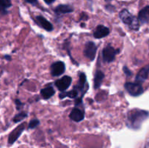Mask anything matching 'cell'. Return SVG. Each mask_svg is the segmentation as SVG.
Masks as SVG:
<instances>
[{"label": "cell", "instance_id": "obj_1", "mask_svg": "<svg viewBox=\"0 0 149 148\" xmlns=\"http://www.w3.org/2000/svg\"><path fill=\"white\" fill-rule=\"evenodd\" d=\"M148 112L146 110L133 109L128 112L127 116V126L132 129H139L144 120L148 117Z\"/></svg>", "mask_w": 149, "mask_h": 148}, {"label": "cell", "instance_id": "obj_2", "mask_svg": "<svg viewBox=\"0 0 149 148\" xmlns=\"http://www.w3.org/2000/svg\"><path fill=\"white\" fill-rule=\"evenodd\" d=\"M119 17L124 23L128 25L131 29L138 30L140 28V23L138 18L132 15L127 10L125 9L119 12Z\"/></svg>", "mask_w": 149, "mask_h": 148}, {"label": "cell", "instance_id": "obj_3", "mask_svg": "<svg viewBox=\"0 0 149 148\" xmlns=\"http://www.w3.org/2000/svg\"><path fill=\"white\" fill-rule=\"evenodd\" d=\"M125 87L127 92L133 97H138L143 92V89L140 83L127 82L125 84Z\"/></svg>", "mask_w": 149, "mask_h": 148}, {"label": "cell", "instance_id": "obj_4", "mask_svg": "<svg viewBox=\"0 0 149 148\" xmlns=\"http://www.w3.org/2000/svg\"><path fill=\"white\" fill-rule=\"evenodd\" d=\"M97 52V46L93 41H89L86 44L84 49V55L90 60L93 61L95 59Z\"/></svg>", "mask_w": 149, "mask_h": 148}, {"label": "cell", "instance_id": "obj_5", "mask_svg": "<svg viewBox=\"0 0 149 148\" xmlns=\"http://www.w3.org/2000/svg\"><path fill=\"white\" fill-rule=\"evenodd\" d=\"M117 54L116 49L111 46L110 44L103 49V58L104 62H111L114 60L115 56Z\"/></svg>", "mask_w": 149, "mask_h": 148}, {"label": "cell", "instance_id": "obj_6", "mask_svg": "<svg viewBox=\"0 0 149 148\" xmlns=\"http://www.w3.org/2000/svg\"><path fill=\"white\" fill-rule=\"evenodd\" d=\"M71 81H72V78L71 77L65 75L60 79L57 80L55 82V85L56 86L58 90H60L61 91H64L70 86Z\"/></svg>", "mask_w": 149, "mask_h": 148}, {"label": "cell", "instance_id": "obj_7", "mask_svg": "<svg viewBox=\"0 0 149 148\" xmlns=\"http://www.w3.org/2000/svg\"><path fill=\"white\" fill-rule=\"evenodd\" d=\"M65 64L61 61L54 62L51 65V74L52 76H59L65 72Z\"/></svg>", "mask_w": 149, "mask_h": 148}, {"label": "cell", "instance_id": "obj_8", "mask_svg": "<svg viewBox=\"0 0 149 148\" xmlns=\"http://www.w3.org/2000/svg\"><path fill=\"white\" fill-rule=\"evenodd\" d=\"M35 19H36V21L38 23V25L39 26H41L42 28L45 29V30H47V31H51V30H53V26H52V25L46 18H45L43 16H36Z\"/></svg>", "mask_w": 149, "mask_h": 148}, {"label": "cell", "instance_id": "obj_9", "mask_svg": "<svg viewBox=\"0 0 149 148\" xmlns=\"http://www.w3.org/2000/svg\"><path fill=\"white\" fill-rule=\"evenodd\" d=\"M109 33H110V30L107 27L103 26V25H99L95 29L94 36L96 39H101V38L108 36Z\"/></svg>", "mask_w": 149, "mask_h": 148}, {"label": "cell", "instance_id": "obj_10", "mask_svg": "<svg viewBox=\"0 0 149 148\" xmlns=\"http://www.w3.org/2000/svg\"><path fill=\"white\" fill-rule=\"evenodd\" d=\"M70 118L72 120L75 122H80L84 119V113L80 109L77 108V107H74L72 110H71V113L69 115Z\"/></svg>", "mask_w": 149, "mask_h": 148}, {"label": "cell", "instance_id": "obj_11", "mask_svg": "<svg viewBox=\"0 0 149 148\" xmlns=\"http://www.w3.org/2000/svg\"><path fill=\"white\" fill-rule=\"evenodd\" d=\"M149 75V65L147 66L144 67L142 70L140 71V72L138 73V75H137L136 78H135V81L137 83H141L143 82L145 80L147 79Z\"/></svg>", "mask_w": 149, "mask_h": 148}, {"label": "cell", "instance_id": "obj_12", "mask_svg": "<svg viewBox=\"0 0 149 148\" xmlns=\"http://www.w3.org/2000/svg\"><path fill=\"white\" fill-rule=\"evenodd\" d=\"M138 18L142 24L148 23L149 21V6H146L139 12Z\"/></svg>", "mask_w": 149, "mask_h": 148}, {"label": "cell", "instance_id": "obj_13", "mask_svg": "<svg viewBox=\"0 0 149 148\" xmlns=\"http://www.w3.org/2000/svg\"><path fill=\"white\" fill-rule=\"evenodd\" d=\"M74 11V9L71 6L68 5V4H60L58 7H55V12L57 15H63L66 14V13L71 12Z\"/></svg>", "mask_w": 149, "mask_h": 148}, {"label": "cell", "instance_id": "obj_14", "mask_svg": "<svg viewBox=\"0 0 149 148\" xmlns=\"http://www.w3.org/2000/svg\"><path fill=\"white\" fill-rule=\"evenodd\" d=\"M25 125H26V123L20 125L18 127L16 128V129H15L13 132H12L11 134H10V138H9V140H10V142H14V141L15 140V139H17L19 136H20V133H22V131H23V129H24Z\"/></svg>", "mask_w": 149, "mask_h": 148}, {"label": "cell", "instance_id": "obj_15", "mask_svg": "<svg viewBox=\"0 0 149 148\" xmlns=\"http://www.w3.org/2000/svg\"><path fill=\"white\" fill-rule=\"evenodd\" d=\"M104 74L102 71H98L95 73L94 77V87L95 89H98L103 82V79L104 78Z\"/></svg>", "mask_w": 149, "mask_h": 148}, {"label": "cell", "instance_id": "obj_16", "mask_svg": "<svg viewBox=\"0 0 149 148\" xmlns=\"http://www.w3.org/2000/svg\"><path fill=\"white\" fill-rule=\"evenodd\" d=\"M40 92L42 97H43L44 99H45V100H47V99H49L51 97H52V96L55 94V90H54L53 87L48 86L45 89H42L41 90Z\"/></svg>", "mask_w": 149, "mask_h": 148}, {"label": "cell", "instance_id": "obj_17", "mask_svg": "<svg viewBox=\"0 0 149 148\" xmlns=\"http://www.w3.org/2000/svg\"><path fill=\"white\" fill-rule=\"evenodd\" d=\"M86 85V75L84 73H81L79 75V80L78 84L77 86L74 89L77 90V91H84V88Z\"/></svg>", "mask_w": 149, "mask_h": 148}, {"label": "cell", "instance_id": "obj_18", "mask_svg": "<svg viewBox=\"0 0 149 148\" xmlns=\"http://www.w3.org/2000/svg\"><path fill=\"white\" fill-rule=\"evenodd\" d=\"M79 91H77L76 89H74L73 90H71V91H68V92H65V91H61V93L60 94V98L63 99L65 98V97H68L70 98H77V96H78Z\"/></svg>", "mask_w": 149, "mask_h": 148}, {"label": "cell", "instance_id": "obj_19", "mask_svg": "<svg viewBox=\"0 0 149 148\" xmlns=\"http://www.w3.org/2000/svg\"><path fill=\"white\" fill-rule=\"evenodd\" d=\"M12 6L10 0H1V14L4 15L7 13V10Z\"/></svg>", "mask_w": 149, "mask_h": 148}, {"label": "cell", "instance_id": "obj_20", "mask_svg": "<svg viewBox=\"0 0 149 148\" xmlns=\"http://www.w3.org/2000/svg\"><path fill=\"white\" fill-rule=\"evenodd\" d=\"M26 117H27V114H26V113H23H23H18V114L16 115L14 117V118H13V120H14L15 123H17V122L23 120V119L26 118Z\"/></svg>", "mask_w": 149, "mask_h": 148}, {"label": "cell", "instance_id": "obj_21", "mask_svg": "<svg viewBox=\"0 0 149 148\" xmlns=\"http://www.w3.org/2000/svg\"><path fill=\"white\" fill-rule=\"evenodd\" d=\"M39 124V121L37 120V119H33V120H31L30 123H29V129H33L36 126H37Z\"/></svg>", "mask_w": 149, "mask_h": 148}, {"label": "cell", "instance_id": "obj_22", "mask_svg": "<svg viewBox=\"0 0 149 148\" xmlns=\"http://www.w3.org/2000/svg\"><path fill=\"white\" fill-rule=\"evenodd\" d=\"M25 1H26V2L33 4V5H35V4H37V0H25Z\"/></svg>", "mask_w": 149, "mask_h": 148}, {"label": "cell", "instance_id": "obj_23", "mask_svg": "<svg viewBox=\"0 0 149 148\" xmlns=\"http://www.w3.org/2000/svg\"><path fill=\"white\" fill-rule=\"evenodd\" d=\"M124 71H125V73L127 75H131V74H132L131 73L130 71V70L128 69V68H127L126 67H125V68H124Z\"/></svg>", "mask_w": 149, "mask_h": 148}, {"label": "cell", "instance_id": "obj_24", "mask_svg": "<svg viewBox=\"0 0 149 148\" xmlns=\"http://www.w3.org/2000/svg\"><path fill=\"white\" fill-rule=\"evenodd\" d=\"M44 1H45V3H47V4H52V2H54L55 0H44Z\"/></svg>", "mask_w": 149, "mask_h": 148}, {"label": "cell", "instance_id": "obj_25", "mask_svg": "<svg viewBox=\"0 0 149 148\" xmlns=\"http://www.w3.org/2000/svg\"><path fill=\"white\" fill-rule=\"evenodd\" d=\"M145 148H149V142H148V143L146 144V145Z\"/></svg>", "mask_w": 149, "mask_h": 148}, {"label": "cell", "instance_id": "obj_26", "mask_svg": "<svg viewBox=\"0 0 149 148\" xmlns=\"http://www.w3.org/2000/svg\"><path fill=\"white\" fill-rule=\"evenodd\" d=\"M106 1H112V0H106Z\"/></svg>", "mask_w": 149, "mask_h": 148}]
</instances>
